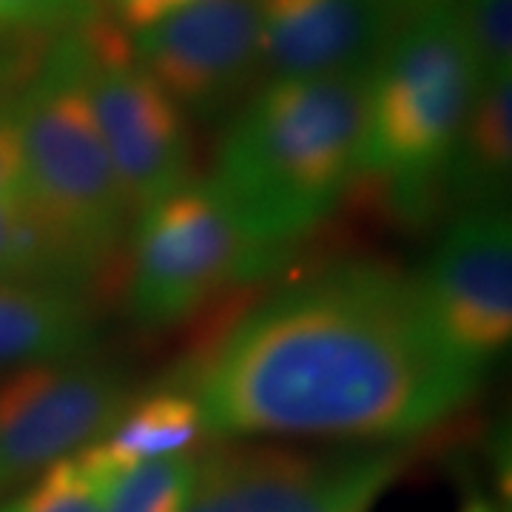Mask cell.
Masks as SVG:
<instances>
[{
    "label": "cell",
    "instance_id": "cell-1",
    "mask_svg": "<svg viewBox=\"0 0 512 512\" xmlns=\"http://www.w3.org/2000/svg\"><path fill=\"white\" fill-rule=\"evenodd\" d=\"M484 367L433 328L413 276L336 265L268 296L202 365L194 399L228 439H413L476 393Z\"/></svg>",
    "mask_w": 512,
    "mask_h": 512
},
{
    "label": "cell",
    "instance_id": "cell-16",
    "mask_svg": "<svg viewBox=\"0 0 512 512\" xmlns=\"http://www.w3.org/2000/svg\"><path fill=\"white\" fill-rule=\"evenodd\" d=\"M197 476V458L165 456L100 478L103 512H183Z\"/></svg>",
    "mask_w": 512,
    "mask_h": 512
},
{
    "label": "cell",
    "instance_id": "cell-17",
    "mask_svg": "<svg viewBox=\"0 0 512 512\" xmlns=\"http://www.w3.org/2000/svg\"><path fill=\"white\" fill-rule=\"evenodd\" d=\"M0 512H103V487L74 453L49 464L26 493L0 504Z\"/></svg>",
    "mask_w": 512,
    "mask_h": 512
},
{
    "label": "cell",
    "instance_id": "cell-9",
    "mask_svg": "<svg viewBox=\"0 0 512 512\" xmlns=\"http://www.w3.org/2000/svg\"><path fill=\"white\" fill-rule=\"evenodd\" d=\"M416 279L433 328L464 359L487 365L512 336V228L501 205L458 214Z\"/></svg>",
    "mask_w": 512,
    "mask_h": 512
},
{
    "label": "cell",
    "instance_id": "cell-19",
    "mask_svg": "<svg viewBox=\"0 0 512 512\" xmlns=\"http://www.w3.org/2000/svg\"><path fill=\"white\" fill-rule=\"evenodd\" d=\"M100 15V0H0V37H60Z\"/></svg>",
    "mask_w": 512,
    "mask_h": 512
},
{
    "label": "cell",
    "instance_id": "cell-23",
    "mask_svg": "<svg viewBox=\"0 0 512 512\" xmlns=\"http://www.w3.org/2000/svg\"><path fill=\"white\" fill-rule=\"evenodd\" d=\"M453 3L456 0H384V6L393 12V18L399 20V26H402L404 20L424 15V12H433V9H447Z\"/></svg>",
    "mask_w": 512,
    "mask_h": 512
},
{
    "label": "cell",
    "instance_id": "cell-18",
    "mask_svg": "<svg viewBox=\"0 0 512 512\" xmlns=\"http://www.w3.org/2000/svg\"><path fill=\"white\" fill-rule=\"evenodd\" d=\"M453 12L481 83L512 74V0H456Z\"/></svg>",
    "mask_w": 512,
    "mask_h": 512
},
{
    "label": "cell",
    "instance_id": "cell-11",
    "mask_svg": "<svg viewBox=\"0 0 512 512\" xmlns=\"http://www.w3.org/2000/svg\"><path fill=\"white\" fill-rule=\"evenodd\" d=\"M259 60L271 80L370 69L399 20L384 0H256Z\"/></svg>",
    "mask_w": 512,
    "mask_h": 512
},
{
    "label": "cell",
    "instance_id": "cell-3",
    "mask_svg": "<svg viewBox=\"0 0 512 512\" xmlns=\"http://www.w3.org/2000/svg\"><path fill=\"white\" fill-rule=\"evenodd\" d=\"M26 165V200L100 271L134 220L86 86L80 29L55 37L6 111Z\"/></svg>",
    "mask_w": 512,
    "mask_h": 512
},
{
    "label": "cell",
    "instance_id": "cell-5",
    "mask_svg": "<svg viewBox=\"0 0 512 512\" xmlns=\"http://www.w3.org/2000/svg\"><path fill=\"white\" fill-rule=\"evenodd\" d=\"M279 251L259 245L211 183H185L143 211L128 274V316L168 328L237 282L274 265Z\"/></svg>",
    "mask_w": 512,
    "mask_h": 512
},
{
    "label": "cell",
    "instance_id": "cell-20",
    "mask_svg": "<svg viewBox=\"0 0 512 512\" xmlns=\"http://www.w3.org/2000/svg\"><path fill=\"white\" fill-rule=\"evenodd\" d=\"M43 37H0V97L6 92L18 94L23 83L35 74L46 49L35 46Z\"/></svg>",
    "mask_w": 512,
    "mask_h": 512
},
{
    "label": "cell",
    "instance_id": "cell-6",
    "mask_svg": "<svg viewBox=\"0 0 512 512\" xmlns=\"http://www.w3.org/2000/svg\"><path fill=\"white\" fill-rule=\"evenodd\" d=\"M402 470L393 447L225 444L197 458L183 512H365Z\"/></svg>",
    "mask_w": 512,
    "mask_h": 512
},
{
    "label": "cell",
    "instance_id": "cell-21",
    "mask_svg": "<svg viewBox=\"0 0 512 512\" xmlns=\"http://www.w3.org/2000/svg\"><path fill=\"white\" fill-rule=\"evenodd\" d=\"M0 194L3 197H26V165L20 148L18 131L0 114Z\"/></svg>",
    "mask_w": 512,
    "mask_h": 512
},
{
    "label": "cell",
    "instance_id": "cell-14",
    "mask_svg": "<svg viewBox=\"0 0 512 512\" xmlns=\"http://www.w3.org/2000/svg\"><path fill=\"white\" fill-rule=\"evenodd\" d=\"M510 168L512 74H501L481 83L441 180H450L453 191L470 197V208H478L510 183Z\"/></svg>",
    "mask_w": 512,
    "mask_h": 512
},
{
    "label": "cell",
    "instance_id": "cell-22",
    "mask_svg": "<svg viewBox=\"0 0 512 512\" xmlns=\"http://www.w3.org/2000/svg\"><path fill=\"white\" fill-rule=\"evenodd\" d=\"M109 9L114 12V23L117 26H128V29H148L154 23H160L168 15L185 9L194 0H106Z\"/></svg>",
    "mask_w": 512,
    "mask_h": 512
},
{
    "label": "cell",
    "instance_id": "cell-13",
    "mask_svg": "<svg viewBox=\"0 0 512 512\" xmlns=\"http://www.w3.org/2000/svg\"><path fill=\"white\" fill-rule=\"evenodd\" d=\"M200 404L188 393L163 390L134 407L109 427L103 439L83 447L77 458L97 478L165 456H185L205 436Z\"/></svg>",
    "mask_w": 512,
    "mask_h": 512
},
{
    "label": "cell",
    "instance_id": "cell-10",
    "mask_svg": "<svg viewBox=\"0 0 512 512\" xmlns=\"http://www.w3.org/2000/svg\"><path fill=\"white\" fill-rule=\"evenodd\" d=\"M131 49L180 109L214 117L262 72L259 6L256 0H194L140 29Z\"/></svg>",
    "mask_w": 512,
    "mask_h": 512
},
{
    "label": "cell",
    "instance_id": "cell-7",
    "mask_svg": "<svg viewBox=\"0 0 512 512\" xmlns=\"http://www.w3.org/2000/svg\"><path fill=\"white\" fill-rule=\"evenodd\" d=\"M86 43V86L109 148L114 174L137 217L183 188L191 174V143L183 109L137 63L131 40L106 15L80 26Z\"/></svg>",
    "mask_w": 512,
    "mask_h": 512
},
{
    "label": "cell",
    "instance_id": "cell-15",
    "mask_svg": "<svg viewBox=\"0 0 512 512\" xmlns=\"http://www.w3.org/2000/svg\"><path fill=\"white\" fill-rule=\"evenodd\" d=\"M97 274L26 197L0 194V282H35L77 291Z\"/></svg>",
    "mask_w": 512,
    "mask_h": 512
},
{
    "label": "cell",
    "instance_id": "cell-8",
    "mask_svg": "<svg viewBox=\"0 0 512 512\" xmlns=\"http://www.w3.org/2000/svg\"><path fill=\"white\" fill-rule=\"evenodd\" d=\"M126 379L86 356L18 367L0 382V495L109 433Z\"/></svg>",
    "mask_w": 512,
    "mask_h": 512
},
{
    "label": "cell",
    "instance_id": "cell-24",
    "mask_svg": "<svg viewBox=\"0 0 512 512\" xmlns=\"http://www.w3.org/2000/svg\"><path fill=\"white\" fill-rule=\"evenodd\" d=\"M467 512H498L493 507V504H487V501H473L470 507H467Z\"/></svg>",
    "mask_w": 512,
    "mask_h": 512
},
{
    "label": "cell",
    "instance_id": "cell-12",
    "mask_svg": "<svg viewBox=\"0 0 512 512\" xmlns=\"http://www.w3.org/2000/svg\"><path fill=\"white\" fill-rule=\"evenodd\" d=\"M94 342L92 308L83 293L0 282V367H26L86 356Z\"/></svg>",
    "mask_w": 512,
    "mask_h": 512
},
{
    "label": "cell",
    "instance_id": "cell-4",
    "mask_svg": "<svg viewBox=\"0 0 512 512\" xmlns=\"http://www.w3.org/2000/svg\"><path fill=\"white\" fill-rule=\"evenodd\" d=\"M481 89L453 6L404 20L370 74L362 174L404 211L433 194Z\"/></svg>",
    "mask_w": 512,
    "mask_h": 512
},
{
    "label": "cell",
    "instance_id": "cell-2",
    "mask_svg": "<svg viewBox=\"0 0 512 512\" xmlns=\"http://www.w3.org/2000/svg\"><path fill=\"white\" fill-rule=\"evenodd\" d=\"M370 74L271 80L228 128L208 183L259 245L305 237L359 180Z\"/></svg>",
    "mask_w": 512,
    "mask_h": 512
}]
</instances>
